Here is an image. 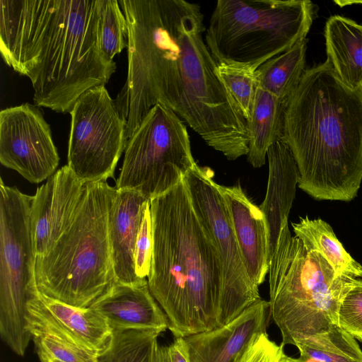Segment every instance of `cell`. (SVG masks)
<instances>
[{"instance_id":"cell-1","label":"cell","mask_w":362,"mask_h":362,"mask_svg":"<svg viewBox=\"0 0 362 362\" xmlns=\"http://www.w3.org/2000/svg\"><path fill=\"white\" fill-rule=\"evenodd\" d=\"M127 23V76L115 99L129 139L156 104L189 126L214 110L226 89L202 34L199 4L185 0H120Z\"/></svg>"},{"instance_id":"cell-2","label":"cell","mask_w":362,"mask_h":362,"mask_svg":"<svg viewBox=\"0 0 362 362\" xmlns=\"http://www.w3.org/2000/svg\"><path fill=\"white\" fill-rule=\"evenodd\" d=\"M102 0H0V51L28 77L36 106L70 112L88 90L105 86L116 64L100 44Z\"/></svg>"},{"instance_id":"cell-3","label":"cell","mask_w":362,"mask_h":362,"mask_svg":"<svg viewBox=\"0 0 362 362\" xmlns=\"http://www.w3.org/2000/svg\"><path fill=\"white\" fill-rule=\"evenodd\" d=\"M281 141L299 188L318 200L351 201L362 181V89L346 86L328 59L307 69L286 101Z\"/></svg>"},{"instance_id":"cell-4","label":"cell","mask_w":362,"mask_h":362,"mask_svg":"<svg viewBox=\"0 0 362 362\" xmlns=\"http://www.w3.org/2000/svg\"><path fill=\"white\" fill-rule=\"evenodd\" d=\"M153 251L149 290L175 337L220 327L222 267L184 178L150 199Z\"/></svg>"},{"instance_id":"cell-5","label":"cell","mask_w":362,"mask_h":362,"mask_svg":"<svg viewBox=\"0 0 362 362\" xmlns=\"http://www.w3.org/2000/svg\"><path fill=\"white\" fill-rule=\"evenodd\" d=\"M115 189L107 180L86 182L69 225L45 255L35 257L41 295L88 308L116 284L108 232Z\"/></svg>"},{"instance_id":"cell-6","label":"cell","mask_w":362,"mask_h":362,"mask_svg":"<svg viewBox=\"0 0 362 362\" xmlns=\"http://www.w3.org/2000/svg\"><path fill=\"white\" fill-rule=\"evenodd\" d=\"M269 313L282 344L294 345L338 324L341 300L357 279L337 275L318 252L283 228L269 255Z\"/></svg>"},{"instance_id":"cell-7","label":"cell","mask_w":362,"mask_h":362,"mask_svg":"<svg viewBox=\"0 0 362 362\" xmlns=\"http://www.w3.org/2000/svg\"><path fill=\"white\" fill-rule=\"evenodd\" d=\"M313 14L308 0H218L205 42L216 64L257 70L305 39Z\"/></svg>"},{"instance_id":"cell-8","label":"cell","mask_w":362,"mask_h":362,"mask_svg":"<svg viewBox=\"0 0 362 362\" xmlns=\"http://www.w3.org/2000/svg\"><path fill=\"white\" fill-rule=\"evenodd\" d=\"M33 196L0 179V334L23 356L31 335L28 303L40 294L31 228Z\"/></svg>"},{"instance_id":"cell-9","label":"cell","mask_w":362,"mask_h":362,"mask_svg":"<svg viewBox=\"0 0 362 362\" xmlns=\"http://www.w3.org/2000/svg\"><path fill=\"white\" fill-rule=\"evenodd\" d=\"M196 165L183 121L158 103L128 139L115 188L150 200L177 185Z\"/></svg>"},{"instance_id":"cell-10","label":"cell","mask_w":362,"mask_h":362,"mask_svg":"<svg viewBox=\"0 0 362 362\" xmlns=\"http://www.w3.org/2000/svg\"><path fill=\"white\" fill-rule=\"evenodd\" d=\"M71 114L67 165L84 182L114 177L127 143V124L105 86L76 101Z\"/></svg>"},{"instance_id":"cell-11","label":"cell","mask_w":362,"mask_h":362,"mask_svg":"<svg viewBox=\"0 0 362 362\" xmlns=\"http://www.w3.org/2000/svg\"><path fill=\"white\" fill-rule=\"evenodd\" d=\"M214 172L197 164L184 177L194 210L209 230L222 267L220 327L261 299L250 280Z\"/></svg>"},{"instance_id":"cell-12","label":"cell","mask_w":362,"mask_h":362,"mask_svg":"<svg viewBox=\"0 0 362 362\" xmlns=\"http://www.w3.org/2000/svg\"><path fill=\"white\" fill-rule=\"evenodd\" d=\"M0 161L31 183L55 173L59 156L50 127L35 105L24 103L1 111Z\"/></svg>"},{"instance_id":"cell-13","label":"cell","mask_w":362,"mask_h":362,"mask_svg":"<svg viewBox=\"0 0 362 362\" xmlns=\"http://www.w3.org/2000/svg\"><path fill=\"white\" fill-rule=\"evenodd\" d=\"M86 184L66 165L37 187L30 214L35 257L45 255L69 225Z\"/></svg>"},{"instance_id":"cell-14","label":"cell","mask_w":362,"mask_h":362,"mask_svg":"<svg viewBox=\"0 0 362 362\" xmlns=\"http://www.w3.org/2000/svg\"><path fill=\"white\" fill-rule=\"evenodd\" d=\"M269 301L258 300L227 324L184 337L191 362H236L266 332Z\"/></svg>"},{"instance_id":"cell-15","label":"cell","mask_w":362,"mask_h":362,"mask_svg":"<svg viewBox=\"0 0 362 362\" xmlns=\"http://www.w3.org/2000/svg\"><path fill=\"white\" fill-rule=\"evenodd\" d=\"M248 276L259 286L269 271V238L267 222L259 206L254 204L240 185L218 184Z\"/></svg>"},{"instance_id":"cell-16","label":"cell","mask_w":362,"mask_h":362,"mask_svg":"<svg viewBox=\"0 0 362 362\" xmlns=\"http://www.w3.org/2000/svg\"><path fill=\"white\" fill-rule=\"evenodd\" d=\"M90 308L101 315L112 330L161 333L169 328L168 317L152 296L147 279L134 284L116 283Z\"/></svg>"},{"instance_id":"cell-17","label":"cell","mask_w":362,"mask_h":362,"mask_svg":"<svg viewBox=\"0 0 362 362\" xmlns=\"http://www.w3.org/2000/svg\"><path fill=\"white\" fill-rule=\"evenodd\" d=\"M149 202L137 192L115 189L109 210L108 232L116 283L134 284L145 280L136 274L134 254L143 215Z\"/></svg>"},{"instance_id":"cell-18","label":"cell","mask_w":362,"mask_h":362,"mask_svg":"<svg viewBox=\"0 0 362 362\" xmlns=\"http://www.w3.org/2000/svg\"><path fill=\"white\" fill-rule=\"evenodd\" d=\"M269 177L265 198L259 206L268 230L269 254L288 224V215L298 182V170L293 155L283 141L271 146L267 152Z\"/></svg>"},{"instance_id":"cell-19","label":"cell","mask_w":362,"mask_h":362,"mask_svg":"<svg viewBox=\"0 0 362 362\" xmlns=\"http://www.w3.org/2000/svg\"><path fill=\"white\" fill-rule=\"evenodd\" d=\"M327 59L348 87L362 89V25L334 15L325 26Z\"/></svg>"},{"instance_id":"cell-20","label":"cell","mask_w":362,"mask_h":362,"mask_svg":"<svg viewBox=\"0 0 362 362\" xmlns=\"http://www.w3.org/2000/svg\"><path fill=\"white\" fill-rule=\"evenodd\" d=\"M28 322L31 339L40 361L98 362V354L78 342L40 306L35 297L28 303Z\"/></svg>"},{"instance_id":"cell-21","label":"cell","mask_w":362,"mask_h":362,"mask_svg":"<svg viewBox=\"0 0 362 362\" xmlns=\"http://www.w3.org/2000/svg\"><path fill=\"white\" fill-rule=\"evenodd\" d=\"M286 101L257 87L250 119L247 161L255 168L264 165L272 144L281 140Z\"/></svg>"},{"instance_id":"cell-22","label":"cell","mask_w":362,"mask_h":362,"mask_svg":"<svg viewBox=\"0 0 362 362\" xmlns=\"http://www.w3.org/2000/svg\"><path fill=\"white\" fill-rule=\"evenodd\" d=\"M35 298L44 311L82 346L98 355L107 347L112 330L95 311L74 307L40 293Z\"/></svg>"},{"instance_id":"cell-23","label":"cell","mask_w":362,"mask_h":362,"mask_svg":"<svg viewBox=\"0 0 362 362\" xmlns=\"http://www.w3.org/2000/svg\"><path fill=\"white\" fill-rule=\"evenodd\" d=\"M292 227L304 247L320 253L337 275L362 278V266L346 251L325 221L305 216L292 223Z\"/></svg>"},{"instance_id":"cell-24","label":"cell","mask_w":362,"mask_h":362,"mask_svg":"<svg viewBox=\"0 0 362 362\" xmlns=\"http://www.w3.org/2000/svg\"><path fill=\"white\" fill-rule=\"evenodd\" d=\"M306 49L305 38L264 62L256 71L258 86L287 101L307 69Z\"/></svg>"},{"instance_id":"cell-25","label":"cell","mask_w":362,"mask_h":362,"mask_svg":"<svg viewBox=\"0 0 362 362\" xmlns=\"http://www.w3.org/2000/svg\"><path fill=\"white\" fill-rule=\"evenodd\" d=\"M300 356L317 362H362L356 339L339 325L298 341Z\"/></svg>"},{"instance_id":"cell-26","label":"cell","mask_w":362,"mask_h":362,"mask_svg":"<svg viewBox=\"0 0 362 362\" xmlns=\"http://www.w3.org/2000/svg\"><path fill=\"white\" fill-rule=\"evenodd\" d=\"M160 332L153 330H112L107 347L98 362H156Z\"/></svg>"},{"instance_id":"cell-27","label":"cell","mask_w":362,"mask_h":362,"mask_svg":"<svg viewBox=\"0 0 362 362\" xmlns=\"http://www.w3.org/2000/svg\"><path fill=\"white\" fill-rule=\"evenodd\" d=\"M255 69L249 66L217 64L216 73L242 115L247 122L258 87Z\"/></svg>"},{"instance_id":"cell-28","label":"cell","mask_w":362,"mask_h":362,"mask_svg":"<svg viewBox=\"0 0 362 362\" xmlns=\"http://www.w3.org/2000/svg\"><path fill=\"white\" fill-rule=\"evenodd\" d=\"M121 9L117 0H102L100 44L103 53L111 60L127 47V23Z\"/></svg>"},{"instance_id":"cell-29","label":"cell","mask_w":362,"mask_h":362,"mask_svg":"<svg viewBox=\"0 0 362 362\" xmlns=\"http://www.w3.org/2000/svg\"><path fill=\"white\" fill-rule=\"evenodd\" d=\"M339 327L362 341V279H357L341 302L338 311Z\"/></svg>"},{"instance_id":"cell-30","label":"cell","mask_w":362,"mask_h":362,"mask_svg":"<svg viewBox=\"0 0 362 362\" xmlns=\"http://www.w3.org/2000/svg\"><path fill=\"white\" fill-rule=\"evenodd\" d=\"M152 251V221L149 202L143 215L134 247V268L136 274L139 279H146L149 275Z\"/></svg>"},{"instance_id":"cell-31","label":"cell","mask_w":362,"mask_h":362,"mask_svg":"<svg viewBox=\"0 0 362 362\" xmlns=\"http://www.w3.org/2000/svg\"><path fill=\"white\" fill-rule=\"evenodd\" d=\"M284 345L271 340L267 332L257 337L236 362H285Z\"/></svg>"},{"instance_id":"cell-32","label":"cell","mask_w":362,"mask_h":362,"mask_svg":"<svg viewBox=\"0 0 362 362\" xmlns=\"http://www.w3.org/2000/svg\"><path fill=\"white\" fill-rule=\"evenodd\" d=\"M156 362H191L184 337H175L168 345H159Z\"/></svg>"},{"instance_id":"cell-33","label":"cell","mask_w":362,"mask_h":362,"mask_svg":"<svg viewBox=\"0 0 362 362\" xmlns=\"http://www.w3.org/2000/svg\"><path fill=\"white\" fill-rule=\"evenodd\" d=\"M41 362H62V361L55 360V359H44V360H42Z\"/></svg>"}]
</instances>
